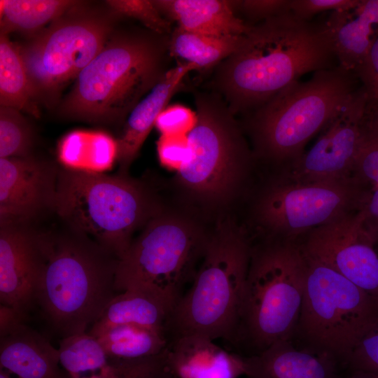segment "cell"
<instances>
[{
  "mask_svg": "<svg viewBox=\"0 0 378 378\" xmlns=\"http://www.w3.org/2000/svg\"><path fill=\"white\" fill-rule=\"evenodd\" d=\"M368 98V107L378 110V36L355 71Z\"/></svg>",
  "mask_w": 378,
  "mask_h": 378,
  "instance_id": "obj_38",
  "label": "cell"
},
{
  "mask_svg": "<svg viewBox=\"0 0 378 378\" xmlns=\"http://www.w3.org/2000/svg\"><path fill=\"white\" fill-rule=\"evenodd\" d=\"M169 38L148 31L111 38L80 72L62 111L87 121L123 120L170 69Z\"/></svg>",
  "mask_w": 378,
  "mask_h": 378,
  "instance_id": "obj_2",
  "label": "cell"
},
{
  "mask_svg": "<svg viewBox=\"0 0 378 378\" xmlns=\"http://www.w3.org/2000/svg\"><path fill=\"white\" fill-rule=\"evenodd\" d=\"M196 122V112L183 105L173 104L161 112L155 126L161 134H188Z\"/></svg>",
  "mask_w": 378,
  "mask_h": 378,
  "instance_id": "obj_37",
  "label": "cell"
},
{
  "mask_svg": "<svg viewBox=\"0 0 378 378\" xmlns=\"http://www.w3.org/2000/svg\"><path fill=\"white\" fill-rule=\"evenodd\" d=\"M173 378H177L176 376H174Z\"/></svg>",
  "mask_w": 378,
  "mask_h": 378,
  "instance_id": "obj_45",
  "label": "cell"
},
{
  "mask_svg": "<svg viewBox=\"0 0 378 378\" xmlns=\"http://www.w3.org/2000/svg\"><path fill=\"white\" fill-rule=\"evenodd\" d=\"M78 378H119V377L114 372L113 369L108 365H107L106 367L100 370L97 374H94L88 377H78Z\"/></svg>",
  "mask_w": 378,
  "mask_h": 378,
  "instance_id": "obj_41",
  "label": "cell"
},
{
  "mask_svg": "<svg viewBox=\"0 0 378 378\" xmlns=\"http://www.w3.org/2000/svg\"><path fill=\"white\" fill-rule=\"evenodd\" d=\"M360 85L354 73L339 65L294 81L244 115L255 155L290 166Z\"/></svg>",
  "mask_w": 378,
  "mask_h": 378,
  "instance_id": "obj_4",
  "label": "cell"
},
{
  "mask_svg": "<svg viewBox=\"0 0 378 378\" xmlns=\"http://www.w3.org/2000/svg\"><path fill=\"white\" fill-rule=\"evenodd\" d=\"M307 258L305 287L295 332L308 347L348 365L356 345L378 316V304L334 270Z\"/></svg>",
  "mask_w": 378,
  "mask_h": 378,
  "instance_id": "obj_9",
  "label": "cell"
},
{
  "mask_svg": "<svg viewBox=\"0 0 378 378\" xmlns=\"http://www.w3.org/2000/svg\"><path fill=\"white\" fill-rule=\"evenodd\" d=\"M367 105V94L360 85L322 130L314 146L290 165L289 176L307 181L353 178L363 138Z\"/></svg>",
  "mask_w": 378,
  "mask_h": 378,
  "instance_id": "obj_14",
  "label": "cell"
},
{
  "mask_svg": "<svg viewBox=\"0 0 378 378\" xmlns=\"http://www.w3.org/2000/svg\"><path fill=\"white\" fill-rule=\"evenodd\" d=\"M376 241L358 209L314 228L301 246L307 257L334 270L378 304Z\"/></svg>",
  "mask_w": 378,
  "mask_h": 378,
  "instance_id": "obj_13",
  "label": "cell"
},
{
  "mask_svg": "<svg viewBox=\"0 0 378 378\" xmlns=\"http://www.w3.org/2000/svg\"><path fill=\"white\" fill-rule=\"evenodd\" d=\"M54 209L74 232L118 260L137 228L158 214L139 183L123 176L67 168L58 172Z\"/></svg>",
  "mask_w": 378,
  "mask_h": 378,
  "instance_id": "obj_6",
  "label": "cell"
},
{
  "mask_svg": "<svg viewBox=\"0 0 378 378\" xmlns=\"http://www.w3.org/2000/svg\"><path fill=\"white\" fill-rule=\"evenodd\" d=\"M245 35V34H244ZM242 36H212L174 28L169 38L172 57L184 59L199 69L217 66L241 46Z\"/></svg>",
  "mask_w": 378,
  "mask_h": 378,
  "instance_id": "obj_25",
  "label": "cell"
},
{
  "mask_svg": "<svg viewBox=\"0 0 378 378\" xmlns=\"http://www.w3.org/2000/svg\"><path fill=\"white\" fill-rule=\"evenodd\" d=\"M348 365L353 370L378 374V316L356 345Z\"/></svg>",
  "mask_w": 378,
  "mask_h": 378,
  "instance_id": "obj_36",
  "label": "cell"
},
{
  "mask_svg": "<svg viewBox=\"0 0 378 378\" xmlns=\"http://www.w3.org/2000/svg\"><path fill=\"white\" fill-rule=\"evenodd\" d=\"M117 155V141L102 132H71L62 139L58 148L59 161L66 168L93 173L111 169Z\"/></svg>",
  "mask_w": 378,
  "mask_h": 378,
  "instance_id": "obj_24",
  "label": "cell"
},
{
  "mask_svg": "<svg viewBox=\"0 0 378 378\" xmlns=\"http://www.w3.org/2000/svg\"><path fill=\"white\" fill-rule=\"evenodd\" d=\"M157 151L160 164L177 172L192 155L188 134H161L157 142Z\"/></svg>",
  "mask_w": 378,
  "mask_h": 378,
  "instance_id": "obj_35",
  "label": "cell"
},
{
  "mask_svg": "<svg viewBox=\"0 0 378 378\" xmlns=\"http://www.w3.org/2000/svg\"><path fill=\"white\" fill-rule=\"evenodd\" d=\"M59 344V363L71 378L108 365V356L98 339L87 332L61 338Z\"/></svg>",
  "mask_w": 378,
  "mask_h": 378,
  "instance_id": "obj_29",
  "label": "cell"
},
{
  "mask_svg": "<svg viewBox=\"0 0 378 378\" xmlns=\"http://www.w3.org/2000/svg\"><path fill=\"white\" fill-rule=\"evenodd\" d=\"M368 192L354 177L307 181L288 176L265 190L255 212L258 222L273 235L294 240L358 210Z\"/></svg>",
  "mask_w": 378,
  "mask_h": 378,
  "instance_id": "obj_11",
  "label": "cell"
},
{
  "mask_svg": "<svg viewBox=\"0 0 378 378\" xmlns=\"http://www.w3.org/2000/svg\"><path fill=\"white\" fill-rule=\"evenodd\" d=\"M206 239L188 220L157 214L118 260L115 292L144 291L172 312L183 287L194 277L195 265Z\"/></svg>",
  "mask_w": 378,
  "mask_h": 378,
  "instance_id": "obj_8",
  "label": "cell"
},
{
  "mask_svg": "<svg viewBox=\"0 0 378 378\" xmlns=\"http://www.w3.org/2000/svg\"><path fill=\"white\" fill-rule=\"evenodd\" d=\"M171 313L172 310L155 296L139 290H127L113 298L88 333L97 337L120 325H136L167 332Z\"/></svg>",
  "mask_w": 378,
  "mask_h": 378,
  "instance_id": "obj_23",
  "label": "cell"
},
{
  "mask_svg": "<svg viewBox=\"0 0 378 378\" xmlns=\"http://www.w3.org/2000/svg\"><path fill=\"white\" fill-rule=\"evenodd\" d=\"M337 65L322 24L290 13L251 26L239 48L215 66L211 85L232 113L244 115L302 75Z\"/></svg>",
  "mask_w": 378,
  "mask_h": 378,
  "instance_id": "obj_1",
  "label": "cell"
},
{
  "mask_svg": "<svg viewBox=\"0 0 378 378\" xmlns=\"http://www.w3.org/2000/svg\"><path fill=\"white\" fill-rule=\"evenodd\" d=\"M372 373V378H378V374Z\"/></svg>",
  "mask_w": 378,
  "mask_h": 378,
  "instance_id": "obj_44",
  "label": "cell"
},
{
  "mask_svg": "<svg viewBox=\"0 0 378 378\" xmlns=\"http://www.w3.org/2000/svg\"><path fill=\"white\" fill-rule=\"evenodd\" d=\"M168 354L177 378H238L244 374V356L225 350L205 336L171 338Z\"/></svg>",
  "mask_w": 378,
  "mask_h": 378,
  "instance_id": "obj_20",
  "label": "cell"
},
{
  "mask_svg": "<svg viewBox=\"0 0 378 378\" xmlns=\"http://www.w3.org/2000/svg\"><path fill=\"white\" fill-rule=\"evenodd\" d=\"M41 234L45 260L36 304L61 338L86 332L115 295L118 258L74 232Z\"/></svg>",
  "mask_w": 378,
  "mask_h": 378,
  "instance_id": "obj_3",
  "label": "cell"
},
{
  "mask_svg": "<svg viewBox=\"0 0 378 378\" xmlns=\"http://www.w3.org/2000/svg\"><path fill=\"white\" fill-rule=\"evenodd\" d=\"M108 365L119 378H173L174 377L169 359L168 346L158 354L139 358L108 357Z\"/></svg>",
  "mask_w": 378,
  "mask_h": 378,
  "instance_id": "obj_32",
  "label": "cell"
},
{
  "mask_svg": "<svg viewBox=\"0 0 378 378\" xmlns=\"http://www.w3.org/2000/svg\"><path fill=\"white\" fill-rule=\"evenodd\" d=\"M111 29L94 18L59 19L23 47L20 53L33 99L53 97L97 55Z\"/></svg>",
  "mask_w": 378,
  "mask_h": 378,
  "instance_id": "obj_12",
  "label": "cell"
},
{
  "mask_svg": "<svg viewBox=\"0 0 378 378\" xmlns=\"http://www.w3.org/2000/svg\"><path fill=\"white\" fill-rule=\"evenodd\" d=\"M106 3L115 13L135 19L156 34L171 35L174 29L153 0H109Z\"/></svg>",
  "mask_w": 378,
  "mask_h": 378,
  "instance_id": "obj_33",
  "label": "cell"
},
{
  "mask_svg": "<svg viewBox=\"0 0 378 378\" xmlns=\"http://www.w3.org/2000/svg\"><path fill=\"white\" fill-rule=\"evenodd\" d=\"M161 13L179 28L212 36H242L251 28L238 17L231 0H153Z\"/></svg>",
  "mask_w": 378,
  "mask_h": 378,
  "instance_id": "obj_22",
  "label": "cell"
},
{
  "mask_svg": "<svg viewBox=\"0 0 378 378\" xmlns=\"http://www.w3.org/2000/svg\"><path fill=\"white\" fill-rule=\"evenodd\" d=\"M358 0H291L290 11L297 18L311 21L316 15L344 9L354 5Z\"/></svg>",
  "mask_w": 378,
  "mask_h": 378,
  "instance_id": "obj_39",
  "label": "cell"
},
{
  "mask_svg": "<svg viewBox=\"0 0 378 378\" xmlns=\"http://www.w3.org/2000/svg\"><path fill=\"white\" fill-rule=\"evenodd\" d=\"M244 375L248 378H343L342 363L335 357L308 346L295 348L290 340L244 356Z\"/></svg>",
  "mask_w": 378,
  "mask_h": 378,
  "instance_id": "obj_19",
  "label": "cell"
},
{
  "mask_svg": "<svg viewBox=\"0 0 378 378\" xmlns=\"http://www.w3.org/2000/svg\"><path fill=\"white\" fill-rule=\"evenodd\" d=\"M194 96L197 122L188 134L192 155L178 172V179L200 199L220 202L239 186L252 155L221 96L214 91H197Z\"/></svg>",
  "mask_w": 378,
  "mask_h": 378,
  "instance_id": "obj_10",
  "label": "cell"
},
{
  "mask_svg": "<svg viewBox=\"0 0 378 378\" xmlns=\"http://www.w3.org/2000/svg\"><path fill=\"white\" fill-rule=\"evenodd\" d=\"M32 132L20 111L8 106L0 108V157H28Z\"/></svg>",
  "mask_w": 378,
  "mask_h": 378,
  "instance_id": "obj_30",
  "label": "cell"
},
{
  "mask_svg": "<svg viewBox=\"0 0 378 378\" xmlns=\"http://www.w3.org/2000/svg\"><path fill=\"white\" fill-rule=\"evenodd\" d=\"M45 260L41 234L20 225H1L0 301L24 320L36 304Z\"/></svg>",
  "mask_w": 378,
  "mask_h": 378,
  "instance_id": "obj_15",
  "label": "cell"
},
{
  "mask_svg": "<svg viewBox=\"0 0 378 378\" xmlns=\"http://www.w3.org/2000/svg\"><path fill=\"white\" fill-rule=\"evenodd\" d=\"M232 1L237 15L244 17L250 25L290 13L291 0H236Z\"/></svg>",
  "mask_w": 378,
  "mask_h": 378,
  "instance_id": "obj_34",
  "label": "cell"
},
{
  "mask_svg": "<svg viewBox=\"0 0 378 378\" xmlns=\"http://www.w3.org/2000/svg\"><path fill=\"white\" fill-rule=\"evenodd\" d=\"M78 4L67 0H1V34L34 33Z\"/></svg>",
  "mask_w": 378,
  "mask_h": 378,
  "instance_id": "obj_26",
  "label": "cell"
},
{
  "mask_svg": "<svg viewBox=\"0 0 378 378\" xmlns=\"http://www.w3.org/2000/svg\"><path fill=\"white\" fill-rule=\"evenodd\" d=\"M57 174L30 157L0 158L1 225H21L54 208Z\"/></svg>",
  "mask_w": 378,
  "mask_h": 378,
  "instance_id": "obj_16",
  "label": "cell"
},
{
  "mask_svg": "<svg viewBox=\"0 0 378 378\" xmlns=\"http://www.w3.org/2000/svg\"><path fill=\"white\" fill-rule=\"evenodd\" d=\"M251 248L227 223L206 239L190 288L174 306L169 339L188 334L235 342Z\"/></svg>",
  "mask_w": 378,
  "mask_h": 378,
  "instance_id": "obj_5",
  "label": "cell"
},
{
  "mask_svg": "<svg viewBox=\"0 0 378 378\" xmlns=\"http://www.w3.org/2000/svg\"><path fill=\"white\" fill-rule=\"evenodd\" d=\"M18 318L0 328L1 368L18 378H70L59 367L58 349Z\"/></svg>",
  "mask_w": 378,
  "mask_h": 378,
  "instance_id": "obj_18",
  "label": "cell"
},
{
  "mask_svg": "<svg viewBox=\"0 0 378 378\" xmlns=\"http://www.w3.org/2000/svg\"><path fill=\"white\" fill-rule=\"evenodd\" d=\"M307 258L295 240L277 239L251 249L236 342L257 353L290 340L299 320Z\"/></svg>",
  "mask_w": 378,
  "mask_h": 378,
  "instance_id": "obj_7",
  "label": "cell"
},
{
  "mask_svg": "<svg viewBox=\"0 0 378 378\" xmlns=\"http://www.w3.org/2000/svg\"><path fill=\"white\" fill-rule=\"evenodd\" d=\"M321 24L338 65L355 74L378 36V0H358Z\"/></svg>",
  "mask_w": 378,
  "mask_h": 378,
  "instance_id": "obj_17",
  "label": "cell"
},
{
  "mask_svg": "<svg viewBox=\"0 0 378 378\" xmlns=\"http://www.w3.org/2000/svg\"><path fill=\"white\" fill-rule=\"evenodd\" d=\"M108 357L135 358L164 351L169 339L165 330L136 325H120L96 337Z\"/></svg>",
  "mask_w": 378,
  "mask_h": 378,
  "instance_id": "obj_28",
  "label": "cell"
},
{
  "mask_svg": "<svg viewBox=\"0 0 378 378\" xmlns=\"http://www.w3.org/2000/svg\"><path fill=\"white\" fill-rule=\"evenodd\" d=\"M194 70L198 68L188 62L171 68L132 110L123 132L117 140V160L122 169H126L130 166L155 126L159 115L183 87L186 75Z\"/></svg>",
  "mask_w": 378,
  "mask_h": 378,
  "instance_id": "obj_21",
  "label": "cell"
},
{
  "mask_svg": "<svg viewBox=\"0 0 378 378\" xmlns=\"http://www.w3.org/2000/svg\"><path fill=\"white\" fill-rule=\"evenodd\" d=\"M343 378H372V373L369 372H365L361 370H353L351 372L343 377Z\"/></svg>",
  "mask_w": 378,
  "mask_h": 378,
  "instance_id": "obj_42",
  "label": "cell"
},
{
  "mask_svg": "<svg viewBox=\"0 0 378 378\" xmlns=\"http://www.w3.org/2000/svg\"><path fill=\"white\" fill-rule=\"evenodd\" d=\"M0 104L38 116L20 47L8 35L0 36Z\"/></svg>",
  "mask_w": 378,
  "mask_h": 378,
  "instance_id": "obj_27",
  "label": "cell"
},
{
  "mask_svg": "<svg viewBox=\"0 0 378 378\" xmlns=\"http://www.w3.org/2000/svg\"><path fill=\"white\" fill-rule=\"evenodd\" d=\"M363 214L365 225L378 240V188L368 191L359 209Z\"/></svg>",
  "mask_w": 378,
  "mask_h": 378,
  "instance_id": "obj_40",
  "label": "cell"
},
{
  "mask_svg": "<svg viewBox=\"0 0 378 378\" xmlns=\"http://www.w3.org/2000/svg\"><path fill=\"white\" fill-rule=\"evenodd\" d=\"M353 177L363 186L378 188V110L367 106L362 144L356 161Z\"/></svg>",
  "mask_w": 378,
  "mask_h": 378,
  "instance_id": "obj_31",
  "label": "cell"
},
{
  "mask_svg": "<svg viewBox=\"0 0 378 378\" xmlns=\"http://www.w3.org/2000/svg\"><path fill=\"white\" fill-rule=\"evenodd\" d=\"M0 378H12L10 375V372L4 369V368H1L0 370Z\"/></svg>",
  "mask_w": 378,
  "mask_h": 378,
  "instance_id": "obj_43",
  "label": "cell"
}]
</instances>
